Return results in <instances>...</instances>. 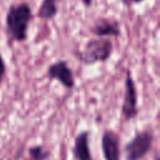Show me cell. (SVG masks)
I'll use <instances>...</instances> for the list:
<instances>
[{
    "mask_svg": "<svg viewBox=\"0 0 160 160\" xmlns=\"http://www.w3.org/2000/svg\"><path fill=\"white\" fill-rule=\"evenodd\" d=\"M32 20V10L28 2L11 5L5 18V31L9 41L24 42L28 39V29Z\"/></svg>",
    "mask_w": 160,
    "mask_h": 160,
    "instance_id": "obj_1",
    "label": "cell"
},
{
    "mask_svg": "<svg viewBox=\"0 0 160 160\" xmlns=\"http://www.w3.org/2000/svg\"><path fill=\"white\" fill-rule=\"evenodd\" d=\"M114 45L109 38H95L85 42L82 50L76 56L80 62L85 65H94L98 62H106L112 55Z\"/></svg>",
    "mask_w": 160,
    "mask_h": 160,
    "instance_id": "obj_2",
    "label": "cell"
},
{
    "mask_svg": "<svg viewBox=\"0 0 160 160\" xmlns=\"http://www.w3.org/2000/svg\"><path fill=\"white\" fill-rule=\"evenodd\" d=\"M124 101L121 105V112L125 119L130 120L138 114V90L131 74V70L128 69L125 72V84H124Z\"/></svg>",
    "mask_w": 160,
    "mask_h": 160,
    "instance_id": "obj_3",
    "label": "cell"
},
{
    "mask_svg": "<svg viewBox=\"0 0 160 160\" xmlns=\"http://www.w3.org/2000/svg\"><path fill=\"white\" fill-rule=\"evenodd\" d=\"M152 144V132L151 131H142L135 135V138L128 142L125 146L126 160H139L144 158L148 151L150 150Z\"/></svg>",
    "mask_w": 160,
    "mask_h": 160,
    "instance_id": "obj_4",
    "label": "cell"
},
{
    "mask_svg": "<svg viewBox=\"0 0 160 160\" xmlns=\"http://www.w3.org/2000/svg\"><path fill=\"white\" fill-rule=\"evenodd\" d=\"M46 76L49 80H58L65 89L71 90L75 86V79L72 70L64 60H58L48 66Z\"/></svg>",
    "mask_w": 160,
    "mask_h": 160,
    "instance_id": "obj_5",
    "label": "cell"
},
{
    "mask_svg": "<svg viewBox=\"0 0 160 160\" xmlns=\"http://www.w3.org/2000/svg\"><path fill=\"white\" fill-rule=\"evenodd\" d=\"M91 32L98 38H118L121 34L120 24L112 18H100L91 28Z\"/></svg>",
    "mask_w": 160,
    "mask_h": 160,
    "instance_id": "obj_6",
    "label": "cell"
},
{
    "mask_svg": "<svg viewBox=\"0 0 160 160\" xmlns=\"http://www.w3.org/2000/svg\"><path fill=\"white\" fill-rule=\"evenodd\" d=\"M101 144L106 160H119V140L114 132L105 131Z\"/></svg>",
    "mask_w": 160,
    "mask_h": 160,
    "instance_id": "obj_7",
    "label": "cell"
},
{
    "mask_svg": "<svg viewBox=\"0 0 160 160\" xmlns=\"http://www.w3.org/2000/svg\"><path fill=\"white\" fill-rule=\"evenodd\" d=\"M74 155L76 160H91L90 150H89V138L88 132H81L75 139Z\"/></svg>",
    "mask_w": 160,
    "mask_h": 160,
    "instance_id": "obj_8",
    "label": "cell"
},
{
    "mask_svg": "<svg viewBox=\"0 0 160 160\" xmlns=\"http://www.w3.org/2000/svg\"><path fill=\"white\" fill-rule=\"evenodd\" d=\"M61 0H42L39 10H38V16L42 20H51L58 15L59 11V2Z\"/></svg>",
    "mask_w": 160,
    "mask_h": 160,
    "instance_id": "obj_9",
    "label": "cell"
},
{
    "mask_svg": "<svg viewBox=\"0 0 160 160\" xmlns=\"http://www.w3.org/2000/svg\"><path fill=\"white\" fill-rule=\"evenodd\" d=\"M30 156L32 158V160H45L48 156V152L44 151L41 146H35L30 149Z\"/></svg>",
    "mask_w": 160,
    "mask_h": 160,
    "instance_id": "obj_10",
    "label": "cell"
},
{
    "mask_svg": "<svg viewBox=\"0 0 160 160\" xmlns=\"http://www.w3.org/2000/svg\"><path fill=\"white\" fill-rule=\"evenodd\" d=\"M5 74H6V64H5L4 58H2V55L0 52V86H1L2 80L5 78Z\"/></svg>",
    "mask_w": 160,
    "mask_h": 160,
    "instance_id": "obj_11",
    "label": "cell"
},
{
    "mask_svg": "<svg viewBox=\"0 0 160 160\" xmlns=\"http://www.w3.org/2000/svg\"><path fill=\"white\" fill-rule=\"evenodd\" d=\"M145 0H121V2L125 5V6H128V8H130V6H132V5H136V4H141V2H144Z\"/></svg>",
    "mask_w": 160,
    "mask_h": 160,
    "instance_id": "obj_12",
    "label": "cell"
},
{
    "mask_svg": "<svg viewBox=\"0 0 160 160\" xmlns=\"http://www.w3.org/2000/svg\"><path fill=\"white\" fill-rule=\"evenodd\" d=\"M92 1H94V0H81L82 5H84L85 8H90V6L92 5Z\"/></svg>",
    "mask_w": 160,
    "mask_h": 160,
    "instance_id": "obj_13",
    "label": "cell"
},
{
    "mask_svg": "<svg viewBox=\"0 0 160 160\" xmlns=\"http://www.w3.org/2000/svg\"><path fill=\"white\" fill-rule=\"evenodd\" d=\"M155 160H159V156H158V155L155 156Z\"/></svg>",
    "mask_w": 160,
    "mask_h": 160,
    "instance_id": "obj_14",
    "label": "cell"
}]
</instances>
